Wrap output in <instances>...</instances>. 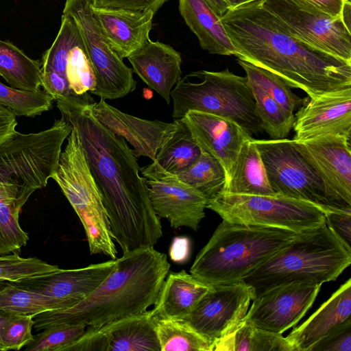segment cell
<instances>
[{
  "instance_id": "obj_46",
  "label": "cell",
  "mask_w": 351,
  "mask_h": 351,
  "mask_svg": "<svg viewBox=\"0 0 351 351\" xmlns=\"http://www.w3.org/2000/svg\"><path fill=\"white\" fill-rule=\"evenodd\" d=\"M16 116L8 108L0 105V145L14 134Z\"/></svg>"
},
{
  "instance_id": "obj_18",
  "label": "cell",
  "mask_w": 351,
  "mask_h": 351,
  "mask_svg": "<svg viewBox=\"0 0 351 351\" xmlns=\"http://www.w3.org/2000/svg\"><path fill=\"white\" fill-rule=\"evenodd\" d=\"M91 110L97 120L110 132L129 142L133 147L131 152L136 158L146 156L152 161L177 126L175 120L172 123H166L126 114L102 98L98 102L91 104Z\"/></svg>"
},
{
  "instance_id": "obj_53",
  "label": "cell",
  "mask_w": 351,
  "mask_h": 351,
  "mask_svg": "<svg viewBox=\"0 0 351 351\" xmlns=\"http://www.w3.org/2000/svg\"><path fill=\"white\" fill-rule=\"evenodd\" d=\"M230 6V8L237 7L239 5L247 3L253 0H224Z\"/></svg>"
},
{
  "instance_id": "obj_49",
  "label": "cell",
  "mask_w": 351,
  "mask_h": 351,
  "mask_svg": "<svg viewBox=\"0 0 351 351\" xmlns=\"http://www.w3.org/2000/svg\"><path fill=\"white\" fill-rule=\"evenodd\" d=\"M19 195V190L15 185L0 182V201L7 199H13Z\"/></svg>"
},
{
  "instance_id": "obj_14",
  "label": "cell",
  "mask_w": 351,
  "mask_h": 351,
  "mask_svg": "<svg viewBox=\"0 0 351 351\" xmlns=\"http://www.w3.org/2000/svg\"><path fill=\"white\" fill-rule=\"evenodd\" d=\"M294 142L320 178L330 198L342 209L351 211L350 138L322 135Z\"/></svg>"
},
{
  "instance_id": "obj_10",
  "label": "cell",
  "mask_w": 351,
  "mask_h": 351,
  "mask_svg": "<svg viewBox=\"0 0 351 351\" xmlns=\"http://www.w3.org/2000/svg\"><path fill=\"white\" fill-rule=\"evenodd\" d=\"M273 191L277 194L306 201L328 212L346 211L329 196L315 169L297 149L293 139L253 138Z\"/></svg>"
},
{
  "instance_id": "obj_34",
  "label": "cell",
  "mask_w": 351,
  "mask_h": 351,
  "mask_svg": "<svg viewBox=\"0 0 351 351\" xmlns=\"http://www.w3.org/2000/svg\"><path fill=\"white\" fill-rule=\"evenodd\" d=\"M66 77L73 96L91 93L95 87L93 66L77 25L67 52Z\"/></svg>"
},
{
  "instance_id": "obj_51",
  "label": "cell",
  "mask_w": 351,
  "mask_h": 351,
  "mask_svg": "<svg viewBox=\"0 0 351 351\" xmlns=\"http://www.w3.org/2000/svg\"><path fill=\"white\" fill-rule=\"evenodd\" d=\"M15 315L9 311L0 309V351H1V334L3 327L12 319L16 317Z\"/></svg>"
},
{
  "instance_id": "obj_5",
  "label": "cell",
  "mask_w": 351,
  "mask_h": 351,
  "mask_svg": "<svg viewBox=\"0 0 351 351\" xmlns=\"http://www.w3.org/2000/svg\"><path fill=\"white\" fill-rule=\"evenodd\" d=\"M298 234L282 228L223 220L197 255L190 274L209 287L240 282Z\"/></svg>"
},
{
  "instance_id": "obj_50",
  "label": "cell",
  "mask_w": 351,
  "mask_h": 351,
  "mask_svg": "<svg viewBox=\"0 0 351 351\" xmlns=\"http://www.w3.org/2000/svg\"><path fill=\"white\" fill-rule=\"evenodd\" d=\"M206 1L219 18L224 15L230 8V6L224 0Z\"/></svg>"
},
{
  "instance_id": "obj_35",
  "label": "cell",
  "mask_w": 351,
  "mask_h": 351,
  "mask_svg": "<svg viewBox=\"0 0 351 351\" xmlns=\"http://www.w3.org/2000/svg\"><path fill=\"white\" fill-rule=\"evenodd\" d=\"M248 84L263 130L271 139L287 138L293 126L294 114L285 110L254 83L248 82Z\"/></svg>"
},
{
  "instance_id": "obj_43",
  "label": "cell",
  "mask_w": 351,
  "mask_h": 351,
  "mask_svg": "<svg viewBox=\"0 0 351 351\" xmlns=\"http://www.w3.org/2000/svg\"><path fill=\"white\" fill-rule=\"evenodd\" d=\"M251 351H294V348L281 333L261 329L254 326Z\"/></svg>"
},
{
  "instance_id": "obj_37",
  "label": "cell",
  "mask_w": 351,
  "mask_h": 351,
  "mask_svg": "<svg viewBox=\"0 0 351 351\" xmlns=\"http://www.w3.org/2000/svg\"><path fill=\"white\" fill-rule=\"evenodd\" d=\"M29 197L19 195L0 201V255L16 252L26 245L29 236L21 228L19 216Z\"/></svg>"
},
{
  "instance_id": "obj_6",
  "label": "cell",
  "mask_w": 351,
  "mask_h": 351,
  "mask_svg": "<svg viewBox=\"0 0 351 351\" xmlns=\"http://www.w3.org/2000/svg\"><path fill=\"white\" fill-rule=\"evenodd\" d=\"M173 88V117L182 119L194 110L217 115L239 124L252 137L263 131L255 101L247 78L234 74L227 68L221 71L201 70L189 74Z\"/></svg>"
},
{
  "instance_id": "obj_16",
  "label": "cell",
  "mask_w": 351,
  "mask_h": 351,
  "mask_svg": "<svg viewBox=\"0 0 351 351\" xmlns=\"http://www.w3.org/2000/svg\"><path fill=\"white\" fill-rule=\"evenodd\" d=\"M293 128L296 141L322 135L351 139V86L308 97L295 114Z\"/></svg>"
},
{
  "instance_id": "obj_45",
  "label": "cell",
  "mask_w": 351,
  "mask_h": 351,
  "mask_svg": "<svg viewBox=\"0 0 351 351\" xmlns=\"http://www.w3.org/2000/svg\"><path fill=\"white\" fill-rule=\"evenodd\" d=\"M325 215L327 226L351 252V212H328Z\"/></svg>"
},
{
  "instance_id": "obj_28",
  "label": "cell",
  "mask_w": 351,
  "mask_h": 351,
  "mask_svg": "<svg viewBox=\"0 0 351 351\" xmlns=\"http://www.w3.org/2000/svg\"><path fill=\"white\" fill-rule=\"evenodd\" d=\"M221 193L278 195L270 186L264 164L252 137L249 136L243 141L230 176L224 183Z\"/></svg>"
},
{
  "instance_id": "obj_9",
  "label": "cell",
  "mask_w": 351,
  "mask_h": 351,
  "mask_svg": "<svg viewBox=\"0 0 351 351\" xmlns=\"http://www.w3.org/2000/svg\"><path fill=\"white\" fill-rule=\"evenodd\" d=\"M206 208L224 221L282 228L296 233L326 223V212L312 203L282 195L265 196L219 193Z\"/></svg>"
},
{
  "instance_id": "obj_48",
  "label": "cell",
  "mask_w": 351,
  "mask_h": 351,
  "mask_svg": "<svg viewBox=\"0 0 351 351\" xmlns=\"http://www.w3.org/2000/svg\"><path fill=\"white\" fill-rule=\"evenodd\" d=\"M323 12L332 16H341L344 2L348 0H304Z\"/></svg>"
},
{
  "instance_id": "obj_2",
  "label": "cell",
  "mask_w": 351,
  "mask_h": 351,
  "mask_svg": "<svg viewBox=\"0 0 351 351\" xmlns=\"http://www.w3.org/2000/svg\"><path fill=\"white\" fill-rule=\"evenodd\" d=\"M220 20L237 58L264 68L308 97L351 86V63L294 36L260 0L229 8Z\"/></svg>"
},
{
  "instance_id": "obj_52",
  "label": "cell",
  "mask_w": 351,
  "mask_h": 351,
  "mask_svg": "<svg viewBox=\"0 0 351 351\" xmlns=\"http://www.w3.org/2000/svg\"><path fill=\"white\" fill-rule=\"evenodd\" d=\"M350 11H351V3L350 1H346L344 2L342 11L341 18L347 28L350 31Z\"/></svg>"
},
{
  "instance_id": "obj_33",
  "label": "cell",
  "mask_w": 351,
  "mask_h": 351,
  "mask_svg": "<svg viewBox=\"0 0 351 351\" xmlns=\"http://www.w3.org/2000/svg\"><path fill=\"white\" fill-rule=\"evenodd\" d=\"M155 321L160 351H212L206 338L184 320Z\"/></svg>"
},
{
  "instance_id": "obj_27",
  "label": "cell",
  "mask_w": 351,
  "mask_h": 351,
  "mask_svg": "<svg viewBox=\"0 0 351 351\" xmlns=\"http://www.w3.org/2000/svg\"><path fill=\"white\" fill-rule=\"evenodd\" d=\"M174 120L177 126L171 138L158 150L152 163L140 168L146 179L177 176L191 167L201 154L202 149L186 123L182 119Z\"/></svg>"
},
{
  "instance_id": "obj_20",
  "label": "cell",
  "mask_w": 351,
  "mask_h": 351,
  "mask_svg": "<svg viewBox=\"0 0 351 351\" xmlns=\"http://www.w3.org/2000/svg\"><path fill=\"white\" fill-rule=\"evenodd\" d=\"M182 119L200 149L221 163L226 182L230 176L240 148L249 136L237 123L213 114L190 110Z\"/></svg>"
},
{
  "instance_id": "obj_4",
  "label": "cell",
  "mask_w": 351,
  "mask_h": 351,
  "mask_svg": "<svg viewBox=\"0 0 351 351\" xmlns=\"http://www.w3.org/2000/svg\"><path fill=\"white\" fill-rule=\"evenodd\" d=\"M350 263L351 252L325 223L298 233L240 282L251 288L254 299L280 286L335 280Z\"/></svg>"
},
{
  "instance_id": "obj_23",
  "label": "cell",
  "mask_w": 351,
  "mask_h": 351,
  "mask_svg": "<svg viewBox=\"0 0 351 351\" xmlns=\"http://www.w3.org/2000/svg\"><path fill=\"white\" fill-rule=\"evenodd\" d=\"M351 314V279L343 283L303 324L287 337L294 351L309 349L332 330L345 323Z\"/></svg>"
},
{
  "instance_id": "obj_42",
  "label": "cell",
  "mask_w": 351,
  "mask_h": 351,
  "mask_svg": "<svg viewBox=\"0 0 351 351\" xmlns=\"http://www.w3.org/2000/svg\"><path fill=\"white\" fill-rule=\"evenodd\" d=\"M350 350L351 319H349L315 343L308 351Z\"/></svg>"
},
{
  "instance_id": "obj_39",
  "label": "cell",
  "mask_w": 351,
  "mask_h": 351,
  "mask_svg": "<svg viewBox=\"0 0 351 351\" xmlns=\"http://www.w3.org/2000/svg\"><path fill=\"white\" fill-rule=\"evenodd\" d=\"M83 324H58L49 326L34 335L25 346L26 351H63L64 348L80 339L85 332Z\"/></svg>"
},
{
  "instance_id": "obj_15",
  "label": "cell",
  "mask_w": 351,
  "mask_h": 351,
  "mask_svg": "<svg viewBox=\"0 0 351 351\" xmlns=\"http://www.w3.org/2000/svg\"><path fill=\"white\" fill-rule=\"evenodd\" d=\"M320 287L295 283L269 290L252 300L243 320L257 328L282 334L304 317Z\"/></svg>"
},
{
  "instance_id": "obj_21",
  "label": "cell",
  "mask_w": 351,
  "mask_h": 351,
  "mask_svg": "<svg viewBox=\"0 0 351 351\" xmlns=\"http://www.w3.org/2000/svg\"><path fill=\"white\" fill-rule=\"evenodd\" d=\"M127 58L132 71L169 104L171 92L181 79L180 53L167 44L149 39Z\"/></svg>"
},
{
  "instance_id": "obj_7",
  "label": "cell",
  "mask_w": 351,
  "mask_h": 351,
  "mask_svg": "<svg viewBox=\"0 0 351 351\" xmlns=\"http://www.w3.org/2000/svg\"><path fill=\"white\" fill-rule=\"evenodd\" d=\"M51 178L80 218L90 254H102L117 259V252L101 196L74 128L67 137V143Z\"/></svg>"
},
{
  "instance_id": "obj_29",
  "label": "cell",
  "mask_w": 351,
  "mask_h": 351,
  "mask_svg": "<svg viewBox=\"0 0 351 351\" xmlns=\"http://www.w3.org/2000/svg\"><path fill=\"white\" fill-rule=\"evenodd\" d=\"M76 27L75 21L62 14L58 35L42 58L41 86L56 101L73 96L66 77V62Z\"/></svg>"
},
{
  "instance_id": "obj_32",
  "label": "cell",
  "mask_w": 351,
  "mask_h": 351,
  "mask_svg": "<svg viewBox=\"0 0 351 351\" xmlns=\"http://www.w3.org/2000/svg\"><path fill=\"white\" fill-rule=\"evenodd\" d=\"M173 176L197 191L208 201L221 192L226 181L225 172L219 160L202 150L191 167Z\"/></svg>"
},
{
  "instance_id": "obj_54",
  "label": "cell",
  "mask_w": 351,
  "mask_h": 351,
  "mask_svg": "<svg viewBox=\"0 0 351 351\" xmlns=\"http://www.w3.org/2000/svg\"><path fill=\"white\" fill-rule=\"evenodd\" d=\"M348 1H350V0H348Z\"/></svg>"
},
{
  "instance_id": "obj_13",
  "label": "cell",
  "mask_w": 351,
  "mask_h": 351,
  "mask_svg": "<svg viewBox=\"0 0 351 351\" xmlns=\"http://www.w3.org/2000/svg\"><path fill=\"white\" fill-rule=\"evenodd\" d=\"M253 299L251 288L241 282L212 286L182 320L206 338L213 351L240 326Z\"/></svg>"
},
{
  "instance_id": "obj_1",
  "label": "cell",
  "mask_w": 351,
  "mask_h": 351,
  "mask_svg": "<svg viewBox=\"0 0 351 351\" xmlns=\"http://www.w3.org/2000/svg\"><path fill=\"white\" fill-rule=\"evenodd\" d=\"M87 93L56 101L62 118L74 128L99 189L112 238L123 253L154 247L162 236L145 179L126 141L99 123Z\"/></svg>"
},
{
  "instance_id": "obj_40",
  "label": "cell",
  "mask_w": 351,
  "mask_h": 351,
  "mask_svg": "<svg viewBox=\"0 0 351 351\" xmlns=\"http://www.w3.org/2000/svg\"><path fill=\"white\" fill-rule=\"evenodd\" d=\"M58 269L57 265L47 263L36 257L23 258L16 252L0 255V281H19Z\"/></svg>"
},
{
  "instance_id": "obj_26",
  "label": "cell",
  "mask_w": 351,
  "mask_h": 351,
  "mask_svg": "<svg viewBox=\"0 0 351 351\" xmlns=\"http://www.w3.org/2000/svg\"><path fill=\"white\" fill-rule=\"evenodd\" d=\"M179 10L203 49L211 54L237 55L220 18L206 0H179Z\"/></svg>"
},
{
  "instance_id": "obj_12",
  "label": "cell",
  "mask_w": 351,
  "mask_h": 351,
  "mask_svg": "<svg viewBox=\"0 0 351 351\" xmlns=\"http://www.w3.org/2000/svg\"><path fill=\"white\" fill-rule=\"evenodd\" d=\"M296 37L351 63V32L341 16H332L304 0H260Z\"/></svg>"
},
{
  "instance_id": "obj_47",
  "label": "cell",
  "mask_w": 351,
  "mask_h": 351,
  "mask_svg": "<svg viewBox=\"0 0 351 351\" xmlns=\"http://www.w3.org/2000/svg\"><path fill=\"white\" fill-rule=\"evenodd\" d=\"M190 254V241L186 237H175L170 246L169 256L171 259L177 263L185 262Z\"/></svg>"
},
{
  "instance_id": "obj_11",
  "label": "cell",
  "mask_w": 351,
  "mask_h": 351,
  "mask_svg": "<svg viewBox=\"0 0 351 351\" xmlns=\"http://www.w3.org/2000/svg\"><path fill=\"white\" fill-rule=\"evenodd\" d=\"M62 14L71 16L77 24L93 66L96 84L90 93L104 99H114L133 92L136 86L133 71L110 47L90 0H66Z\"/></svg>"
},
{
  "instance_id": "obj_30",
  "label": "cell",
  "mask_w": 351,
  "mask_h": 351,
  "mask_svg": "<svg viewBox=\"0 0 351 351\" xmlns=\"http://www.w3.org/2000/svg\"><path fill=\"white\" fill-rule=\"evenodd\" d=\"M0 76L15 88L36 92L41 86V62L9 41L0 40Z\"/></svg>"
},
{
  "instance_id": "obj_41",
  "label": "cell",
  "mask_w": 351,
  "mask_h": 351,
  "mask_svg": "<svg viewBox=\"0 0 351 351\" xmlns=\"http://www.w3.org/2000/svg\"><path fill=\"white\" fill-rule=\"evenodd\" d=\"M33 327V317L17 315L1 331V351L19 350L26 346L34 338Z\"/></svg>"
},
{
  "instance_id": "obj_3",
  "label": "cell",
  "mask_w": 351,
  "mask_h": 351,
  "mask_svg": "<svg viewBox=\"0 0 351 351\" xmlns=\"http://www.w3.org/2000/svg\"><path fill=\"white\" fill-rule=\"evenodd\" d=\"M116 261L112 272L80 303L33 317L35 330L58 324L99 327L147 311L169 274L166 254L144 247L125 252Z\"/></svg>"
},
{
  "instance_id": "obj_38",
  "label": "cell",
  "mask_w": 351,
  "mask_h": 351,
  "mask_svg": "<svg viewBox=\"0 0 351 351\" xmlns=\"http://www.w3.org/2000/svg\"><path fill=\"white\" fill-rule=\"evenodd\" d=\"M53 101V97L45 90H23L0 82V105L8 108L16 116L40 115L51 109Z\"/></svg>"
},
{
  "instance_id": "obj_19",
  "label": "cell",
  "mask_w": 351,
  "mask_h": 351,
  "mask_svg": "<svg viewBox=\"0 0 351 351\" xmlns=\"http://www.w3.org/2000/svg\"><path fill=\"white\" fill-rule=\"evenodd\" d=\"M145 179L151 204L160 219H167L173 228L198 229L208 202L203 195L173 176Z\"/></svg>"
},
{
  "instance_id": "obj_31",
  "label": "cell",
  "mask_w": 351,
  "mask_h": 351,
  "mask_svg": "<svg viewBox=\"0 0 351 351\" xmlns=\"http://www.w3.org/2000/svg\"><path fill=\"white\" fill-rule=\"evenodd\" d=\"M65 308L66 305L57 299L22 289L11 281H0V309L34 317L47 311Z\"/></svg>"
},
{
  "instance_id": "obj_8",
  "label": "cell",
  "mask_w": 351,
  "mask_h": 351,
  "mask_svg": "<svg viewBox=\"0 0 351 351\" xmlns=\"http://www.w3.org/2000/svg\"><path fill=\"white\" fill-rule=\"evenodd\" d=\"M63 118L36 133L16 132L0 145V182L30 196L45 187L58 166L62 145L72 131Z\"/></svg>"
},
{
  "instance_id": "obj_22",
  "label": "cell",
  "mask_w": 351,
  "mask_h": 351,
  "mask_svg": "<svg viewBox=\"0 0 351 351\" xmlns=\"http://www.w3.org/2000/svg\"><path fill=\"white\" fill-rule=\"evenodd\" d=\"M93 8L104 35L121 59L128 58L149 39L155 14L152 10Z\"/></svg>"
},
{
  "instance_id": "obj_25",
  "label": "cell",
  "mask_w": 351,
  "mask_h": 351,
  "mask_svg": "<svg viewBox=\"0 0 351 351\" xmlns=\"http://www.w3.org/2000/svg\"><path fill=\"white\" fill-rule=\"evenodd\" d=\"M96 328L106 351H160L156 321L149 311Z\"/></svg>"
},
{
  "instance_id": "obj_44",
  "label": "cell",
  "mask_w": 351,
  "mask_h": 351,
  "mask_svg": "<svg viewBox=\"0 0 351 351\" xmlns=\"http://www.w3.org/2000/svg\"><path fill=\"white\" fill-rule=\"evenodd\" d=\"M167 0H90L94 8L121 9L156 12Z\"/></svg>"
},
{
  "instance_id": "obj_17",
  "label": "cell",
  "mask_w": 351,
  "mask_h": 351,
  "mask_svg": "<svg viewBox=\"0 0 351 351\" xmlns=\"http://www.w3.org/2000/svg\"><path fill=\"white\" fill-rule=\"evenodd\" d=\"M116 266V259H112L78 269L59 268L12 282L22 289L57 299L68 308L88 297Z\"/></svg>"
},
{
  "instance_id": "obj_36",
  "label": "cell",
  "mask_w": 351,
  "mask_h": 351,
  "mask_svg": "<svg viewBox=\"0 0 351 351\" xmlns=\"http://www.w3.org/2000/svg\"><path fill=\"white\" fill-rule=\"evenodd\" d=\"M237 62L245 71L248 82L258 86L287 111L293 113L307 100L308 97L296 95L278 75L241 58H237Z\"/></svg>"
},
{
  "instance_id": "obj_24",
  "label": "cell",
  "mask_w": 351,
  "mask_h": 351,
  "mask_svg": "<svg viewBox=\"0 0 351 351\" xmlns=\"http://www.w3.org/2000/svg\"><path fill=\"white\" fill-rule=\"evenodd\" d=\"M210 287L185 270L167 276L154 308L149 311L155 319H185Z\"/></svg>"
}]
</instances>
